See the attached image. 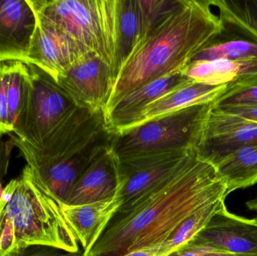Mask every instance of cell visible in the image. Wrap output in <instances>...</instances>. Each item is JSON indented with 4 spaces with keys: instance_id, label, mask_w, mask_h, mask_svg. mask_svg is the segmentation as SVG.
<instances>
[{
    "instance_id": "6da1fadb",
    "label": "cell",
    "mask_w": 257,
    "mask_h": 256,
    "mask_svg": "<svg viewBox=\"0 0 257 256\" xmlns=\"http://www.w3.org/2000/svg\"><path fill=\"white\" fill-rule=\"evenodd\" d=\"M215 167L190 153L154 187L122 204L87 256H120L159 248L192 214L226 199Z\"/></svg>"
},
{
    "instance_id": "7a4b0ae2",
    "label": "cell",
    "mask_w": 257,
    "mask_h": 256,
    "mask_svg": "<svg viewBox=\"0 0 257 256\" xmlns=\"http://www.w3.org/2000/svg\"><path fill=\"white\" fill-rule=\"evenodd\" d=\"M211 0H182L180 7L133 51L119 72L104 114L128 93L181 72L223 29Z\"/></svg>"
},
{
    "instance_id": "3957f363",
    "label": "cell",
    "mask_w": 257,
    "mask_h": 256,
    "mask_svg": "<svg viewBox=\"0 0 257 256\" xmlns=\"http://www.w3.org/2000/svg\"><path fill=\"white\" fill-rule=\"evenodd\" d=\"M63 204L26 165L0 195V256H20L37 246L80 251L76 237L63 216Z\"/></svg>"
},
{
    "instance_id": "277c9868",
    "label": "cell",
    "mask_w": 257,
    "mask_h": 256,
    "mask_svg": "<svg viewBox=\"0 0 257 256\" xmlns=\"http://www.w3.org/2000/svg\"><path fill=\"white\" fill-rule=\"evenodd\" d=\"M31 3L36 13L100 57L117 79L118 0H31Z\"/></svg>"
},
{
    "instance_id": "5b68a950",
    "label": "cell",
    "mask_w": 257,
    "mask_h": 256,
    "mask_svg": "<svg viewBox=\"0 0 257 256\" xmlns=\"http://www.w3.org/2000/svg\"><path fill=\"white\" fill-rule=\"evenodd\" d=\"M211 108L212 102L193 105L114 134L111 150L118 159L196 150Z\"/></svg>"
},
{
    "instance_id": "8992f818",
    "label": "cell",
    "mask_w": 257,
    "mask_h": 256,
    "mask_svg": "<svg viewBox=\"0 0 257 256\" xmlns=\"http://www.w3.org/2000/svg\"><path fill=\"white\" fill-rule=\"evenodd\" d=\"M27 65L29 76L26 94L9 136L15 142L36 147L51 136L78 106L52 77L34 65Z\"/></svg>"
},
{
    "instance_id": "52a82bcc",
    "label": "cell",
    "mask_w": 257,
    "mask_h": 256,
    "mask_svg": "<svg viewBox=\"0 0 257 256\" xmlns=\"http://www.w3.org/2000/svg\"><path fill=\"white\" fill-rule=\"evenodd\" d=\"M106 127L103 111L93 112L77 107L67 120L38 147H27L13 141L27 165L36 174L69 162Z\"/></svg>"
},
{
    "instance_id": "ba28073f",
    "label": "cell",
    "mask_w": 257,
    "mask_h": 256,
    "mask_svg": "<svg viewBox=\"0 0 257 256\" xmlns=\"http://www.w3.org/2000/svg\"><path fill=\"white\" fill-rule=\"evenodd\" d=\"M115 81L111 67L92 51L75 60L55 79L77 106L93 112H104Z\"/></svg>"
},
{
    "instance_id": "9c48e42d",
    "label": "cell",
    "mask_w": 257,
    "mask_h": 256,
    "mask_svg": "<svg viewBox=\"0 0 257 256\" xmlns=\"http://www.w3.org/2000/svg\"><path fill=\"white\" fill-rule=\"evenodd\" d=\"M257 144V123L226 115L211 108L200 143L198 157L214 167L237 150Z\"/></svg>"
},
{
    "instance_id": "30bf717a",
    "label": "cell",
    "mask_w": 257,
    "mask_h": 256,
    "mask_svg": "<svg viewBox=\"0 0 257 256\" xmlns=\"http://www.w3.org/2000/svg\"><path fill=\"white\" fill-rule=\"evenodd\" d=\"M36 15L37 24L25 64L37 66L55 80L89 51L55 24Z\"/></svg>"
},
{
    "instance_id": "8fae6325",
    "label": "cell",
    "mask_w": 257,
    "mask_h": 256,
    "mask_svg": "<svg viewBox=\"0 0 257 256\" xmlns=\"http://www.w3.org/2000/svg\"><path fill=\"white\" fill-rule=\"evenodd\" d=\"M193 151L148 153L118 159L123 183L119 196L123 204L154 187L173 172Z\"/></svg>"
},
{
    "instance_id": "7c38bea8",
    "label": "cell",
    "mask_w": 257,
    "mask_h": 256,
    "mask_svg": "<svg viewBox=\"0 0 257 256\" xmlns=\"http://www.w3.org/2000/svg\"><path fill=\"white\" fill-rule=\"evenodd\" d=\"M189 243L208 246L216 252L257 254V222L230 213L223 204Z\"/></svg>"
},
{
    "instance_id": "4fadbf2b",
    "label": "cell",
    "mask_w": 257,
    "mask_h": 256,
    "mask_svg": "<svg viewBox=\"0 0 257 256\" xmlns=\"http://www.w3.org/2000/svg\"><path fill=\"white\" fill-rule=\"evenodd\" d=\"M36 24L31 0H0V62L27 63Z\"/></svg>"
},
{
    "instance_id": "5bb4252c",
    "label": "cell",
    "mask_w": 257,
    "mask_h": 256,
    "mask_svg": "<svg viewBox=\"0 0 257 256\" xmlns=\"http://www.w3.org/2000/svg\"><path fill=\"white\" fill-rule=\"evenodd\" d=\"M122 186L119 159L110 147L81 173L65 204L82 205L112 199L118 196Z\"/></svg>"
},
{
    "instance_id": "9a60e30c",
    "label": "cell",
    "mask_w": 257,
    "mask_h": 256,
    "mask_svg": "<svg viewBox=\"0 0 257 256\" xmlns=\"http://www.w3.org/2000/svg\"><path fill=\"white\" fill-rule=\"evenodd\" d=\"M190 81L182 72H177L154 80L128 93L104 114L108 129L116 134L130 129L148 105Z\"/></svg>"
},
{
    "instance_id": "2e32d148",
    "label": "cell",
    "mask_w": 257,
    "mask_h": 256,
    "mask_svg": "<svg viewBox=\"0 0 257 256\" xmlns=\"http://www.w3.org/2000/svg\"><path fill=\"white\" fill-rule=\"evenodd\" d=\"M123 204L120 196L82 205H62V211L78 243L84 256L100 237L110 220Z\"/></svg>"
},
{
    "instance_id": "e0dca14e",
    "label": "cell",
    "mask_w": 257,
    "mask_h": 256,
    "mask_svg": "<svg viewBox=\"0 0 257 256\" xmlns=\"http://www.w3.org/2000/svg\"><path fill=\"white\" fill-rule=\"evenodd\" d=\"M227 86L209 85L190 81L148 105L130 128L188 107L211 103L224 92Z\"/></svg>"
},
{
    "instance_id": "ac0fdd59",
    "label": "cell",
    "mask_w": 257,
    "mask_h": 256,
    "mask_svg": "<svg viewBox=\"0 0 257 256\" xmlns=\"http://www.w3.org/2000/svg\"><path fill=\"white\" fill-rule=\"evenodd\" d=\"M189 79L209 85H229L257 75V60H201L182 71Z\"/></svg>"
},
{
    "instance_id": "d6986e66",
    "label": "cell",
    "mask_w": 257,
    "mask_h": 256,
    "mask_svg": "<svg viewBox=\"0 0 257 256\" xmlns=\"http://www.w3.org/2000/svg\"><path fill=\"white\" fill-rule=\"evenodd\" d=\"M226 184V195L257 183V144L247 146L225 158L215 166Z\"/></svg>"
},
{
    "instance_id": "ffe728a7",
    "label": "cell",
    "mask_w": 257,
    "mask_h": 256,
    "mask_svg": "<svg viewBox=\"0 0 257 256\" xmlns=\"http://www.w3.org/2000/svg\"><path fill=\"white\" fill-rule=\"evenodd\" d=\"M228 31L257 43V0H211Z\"/></svg>"
},
{
    "instance_id": "44dd1931",
    "label": "cell",
    "mask_w": 257,
    "mask_h": 256,
    "mask_svg": "<svg viewBox=\"0 0 257 256\" xmlns=\"http://www.w3.org/2000/svg\"><path fill=\"white\" fill-rule=\"evenodd\" d=\"M214 60H257V43L223 27L221 33L200 50L191 62Z\"/></svg>"
},
{
    "instance_id": "7402d4cb",
    "label": "cell",
    "mask_w": 257,
    "mask_h": 256,
    "mask_svg": "<svg viewBox=\"0 0 257 256\" xmlns=\"http://www.w3.org/2000/svg\"><path fill=\"white\" fill-rule=\"evenodd\" d=\"M139 40L140 24L136 0H118L116 37L117 75L139 45Z\"/></svg>"
},
{
    "instance_id": "603a6c76",
    "label": "cell",
    "mask_w": 257,
    "mask_h": 256,
    "mask_svg": "<svg viewBox=\"0 0 257 256\" xmlns=\"http://www.w3.org/2000/svg\"><path fill=\"white\" fill-rule=\"evenodd\" d=\"M225 204V199L205 206L187 217L173 233L170 238L157 248V256H169L187 245L208 225L211 218Z\"/></svg>"
},
{
    "instance_id": "cb8c5ba5",
    "label": "cell",
    "mask_w": 257,
    "mask_h": 256,
    "mask_svg": "<svg viewBox=\"0 0 257 256\" xmlns=\"http://www.w3.org/2000/svg\"><path fill=\"white\" fill-rule=\"evenodd\" d=\"M181 3L182 0H136L140 24L139 43L173 14Z\"/></svg>"
},
{
    "instance_id": "d4e9b609",
    "label": "cell",
    "mask_w": 257,
    "mask_h": 256,
    "mask_svg": "<svg viewBox=\"0 0 257 256\" xmlns=\"http://www.w3.org/2000/svg\"><path fill=\"white\" fill-rule=\"evenodd\" d=\"M257 105V75L229 84L212 102L213 108L250 106Z\"/></svg>"
},
{
    "instance_id": "484cf974",
    "label": "cell",
    "mask_w": 257,
    "mask_h": 256,
    "mask_svg": "<svg viewBox=\"0 0 257 256\" xmlns=\"http://www.w3.org/2000/svg\"><path fill=\"white\" fill-rule=\"evenodd\" d=\"M8 61L0 62V139L12 133L8 112Z\"/></svg>"
},
{
    "instance_id": "4316f807",
    "label": "cell",
    "mask_w": 257,
    "mask_h": 256,
    "mask_svg": "<svg viewBox=\"0 0 257 256\" xmlns=\"http://www.w3.org/2000/svg\"><path fill=\"white\" fill-rule=\"evenodd\" d=\"M15 147L13 140L0 139V195L3 189L5 177L7 175L12 150Z\"/></svg>"
},
{
    "instance_id": "83f0119b",
    "label": "cell",
    "mask_w": 257,
    "mask_h": 256,
    "mask_svg": "<svg viewBox=\"0 0 257 256\" xmlns=\"http://www.w3.org/2000/svg\"><path fill=\"white\" fill-rule=\"evenodd\" d=\"M212 109L235 118L257 123V105L224 108H212Z\"/></svg>"
},
{
    "instance_id": "f1b7e54d",
    "label": "cell",
    "mask_w": 257,
    "mask_h": 256,
    "mask_svg": "<svg viewBox=\"0 0 257 256\" xmlns=\"http://www.w3.org/2000/svg\"><path fill=\"white\" fill-rule=\"evenodd\" d=\"M20 256H84L83 252H69L48 246H32L23 252Z\"/></svg>"
},
{
    "instance_id": "f546056e",
    "label": "cell",
    "mask_w": 257,
    "mask_h": 256,
    "mask_svg": "<svg viewBox=\"0 0 257 256\" xmlns=\"http://www.w3.org/2000/svg\"><path fill=\"white\" fill-rule=\"evenodd\" d=\"M212 251L214 250L208 246L187 243L169 256H203Z\"/></svg>"
},
{
    "instance_id": "4dcf8cb0",
    "label": "cell",
    "mask_w": 257,
    "mask_h": 256,
    "mask_svg": "<svg viewBox=\"0 0 257 256\" xmlns=\"http://www.w3.org/2000/svg\"><path fill=\"white\" fill-rule=\"evenodd\" d=\"M120 256H157V248L139 249Z\"/></svg>"
},
{
    "instance_id": "1f68e13d",
    "label": "cell",
    "mask_w": 257,
    "mask_h": 256,
    "mask_svg": "<svg viewBox=\"0 0 257 256\" xmlns=\"http://www.w3.org/2000/svg\"><path fill=\"white\" fill-rule=\"evenodd\" d=\"M203 256H257V254H237V253H226V252H208Z\"/></svg>"
},
{
    "instance_id": "d6a6232c",
    "label": "cell",
    "mask_w": 257,
    "mask_h": 256,
    "mask_svg": "<svg viewBox=\"0 0 257 256\" xmlns=\"http://www.w3.org/2000/svg\"><path fill=\"white\" fill-rule=\"evenodd\" d=\"M247 206L250 210L257 212V198L249 201L248 202H247ZM254 219L257 222V216L254 218Z\"/></svg>"
},
{
    "instance_id": "836d02e7",
    "label": "cell",
    "mask_w": 257,
    "mask_h": 256,
    "mask_svg": "<svg viewBox=\"0 0 257 256\" xmlns=\"http://www.w3.org/2000/svg\"><path fill=\"white\" fill-rule=\"evenodd\" d=\"M94 256H102V255H94Z\"/></svg>"
}]
</instances>
